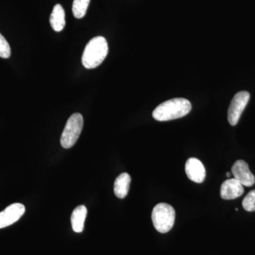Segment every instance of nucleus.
Wrapping results in <instances>:
<instances>
[{"mask_svg": "<svg viewBox=\"0 0 255 255\" xmlns=\"http://www.w3.org/2000/svg\"><path fill=\"white\" fill-rule=\"evenodd\" d=\"M191 110L189 101L184 98L172 99L157 106L152 112V117L159 122H167L185 117Z\"/></svg>", "mask_w": 255, "mask_h": 255, "instance_id": "nucleus-1", "label": "nucleus"}, {"mask_svg": "<svg viewBox=\"0 0 255 255\" xmlns=\"http://www.w3.org/2000/svg\"><path fill=\"white\" fill-rule=\"evenodd\" d=\"M108 43L104 37L96 36L87 43L82 57V63L87 69H94L103 63L108 54Z\"/></svg>", "mask_w": 255, "mask_h": 255, "instance_id": "nucleus-2", "label": "nucleus"}, {"mask_svg": "<svg viewBox=\"0 0 255 255\" xmlns=\"http://www.w3.org/2000/svg\"><path fill=\"white\" fill-rule=\"evenodd\" d=\"M152 221L154 227L159 233L169 232L175 221L174 208L166 203L157 204L152 210Z\"/></svg>", "mask_w": 255, "mask_h": 255, "instance_id": "nucleus-3", "label": "nucleus"}, {"mask_svg": "<svg viewBox=\"0 0 255 255\" xmlns=\"http://www.w3.org/2000/svg\"><path fill=\"white\" fill-rule=\"evenodd\" d=\"M83 124V117L82 114H73L69 118L60 137V144L62 147L68 149L76 143L81 133Z\"/></svg>", "mask_w": 255, "mask_h": 255, "instance_id": "nucleus-4", "label": "nucleus"}, {"mask_svg": "<svg viewBox=\"0 0 255 255\" xmlns=\"http://www.w3.org/2000/svg\"><path fill=\"white\" fill-rule=\"evenodd\" d=\"M250 98L251 95L246 91L239 92L234 96L228 111V122L231 126H236L239 122Z\"/></svg>", "mask_w": 255, "mask_h": 255, "instance_id": "nucleus-5", "label": "nucleus"}, {"mask_svg": "<svg viewBox=\"0 0 255 255\" xmlns=\"http://www.w3.org/2000/svg\"><path fill=\"white\" fill-rule=\"evenodd\" d=\"M25 206L19 203H15L0 212V229L14 224L24 214Z\"/></svg>", "mask_w": 255, "mask_h": 255, "instance_id": "nucleus-6", "label": "nucleus"}, {"mask_svg": "<svg viewBox=\"0 0 255 255\" xmlns=\"http://www.w3.org/2000/svg\"><path fill=\"white\" fill-rule=\"evenodd\" d=\"M232 174L234 178L245 187H252L255 183V177L250 170L248 164L244 160L236 161L232 167Z\"/></svg>", "mask_w": 255, "mask_h": 255, "instance_id": "nucleus-7", "label": "nucleus"}, {"mask_svg": "<svg viewBox=\"0 0 255 255\" xmlns=\"http://www.w3.org/2000/svg\"><path fill=\"white\" fill-rule=\"evenodd\" d=\"M185 172L190 180L196 183H202L205 180L206 169L199 159L191 157L185 164Z\"/></svg>", "mask_w": 255, "mask_h": 255, "instance_id": "nucleus-8", "label": "nucleus"}, {"mask_svg": "<svg viewBox=\"0 0 255 255\" xmlns=\"http://www.w3.org/2000/svg\"><path fill=\"white\" fill-rule=\"evenodd\" d=\"M244 187L237 179H230L225 181L221 187V196L225 200L236 199L243 195Z\"/></svg>", "mask_w": 255, "mask_h": 255, "instance_id": "nucleus-9", "label": "nucleus"}, {"mask_svg": "<svg viewBox=\"0 0 255 255\" xmlns=\"http://www.w3.org/2000/svg\"><path fill=\"white\" fill-rule=\"evenodd\" d=\"M87 215L86 206L80 205L75 208L71 215L72 228L75 233H82L84 230Z\"/></svg>", "mask_w": 255, "mask_h": 255, "instance_id": "nucleus-10", "label": "nucleus"}, {"mask_svg": "<svg viewBox=\"0 0 255 255\" xmlns=\"http://www.w3.org/2000/svg\"><path fill=\"white\" fill-rule=\"evenodd\" d=\"M130 181H131L130 176L126 172L121 174L116 179L114 182V194L119 199H124L127 196L130 188Z\"/></svg>", "mask_w": 255, "mask_h": 255, "instance_id": "nucleus-11", "label": "nucleus"}, {"mask_svg": "<svg viewBox=\"0 0 255 255\" xmlns=\"http://www.w3.org/2000/svg\"><path fill=\"white\" fill-rule=\"evenodd\" d=\"M50 23L55 31L60 32L65 26V14L63 6L55 5L50 16Z\"/></svg>", "mask_w": 255, "mask_h": 255, "instance_id": "nucleus-12", "label": "nucleus"}, {"mask_svg": "<svg viewBox=\"0 0 255 255\" xmlns=\"http://www.w3.org/2000/svg\"><path fill=\"white\" fill-rule=\"evenodd\" d=\"M90 0H74L73 3V13L77 18H82L86 14Z\"/></svg>", "mask_w": 255, "mask_h": 255, "instance_id": "nucleus-13", "label": "nucleus"}, {"mask_svg": "<svg viewBox=\"0 0 255 255\" xmlns=\"http://www.w3.org/2000/svg\"><path fill=\"white\" fill-rule=\"evenodd\" d=\"M243 207L248 212L255 211V189L250 191L243 199Z\"/></svg>", "mask_w": 255, "mask_h": 255, "instance_id": "nucleus-14", "label": "nucleus"}, {"mask_svg": "<svg viewBox=\"0 0 255 255\" xmlns=\"http://www.w3.org/2000/svg\"><path fill=\"white\" fill-rule=\"evenodd\" d=\"M11 55V48L9 43L4 36L0 33V57L2 58H9Z\"/></svg>", "mask_w": 255, "mask_h": 255, "instance_id": "nucleus-15", "label": "nucleus"}, {"mask_svg": "<svg viewBox=\"0 0 255 255\" xmlns=\"http://www.w3.org/2000/svg\"><path fill=\"white\" fill-rule=\"evenodd\" d=\"M226 176H227L228 177H231V172H227V173H226Z\"/></svg>", "mask_w": 255, "mask_h": 255, "instance_id": "nucleus-16", "label": "nucleus"}, {"mask_svg": "<svg viewBox=\"0 0 255 255\" xmlns=\"http://www.w3.org/2000/svg\"><path fill=\"white\" fill-rule=\"evenodd\" d=\"M236 211H238V208H236Z\"/></svg>", "mask_w": 255, "mask_h": 255, "instance_id": "nucleus-17", "label": "nucleus"}]
</instances>
